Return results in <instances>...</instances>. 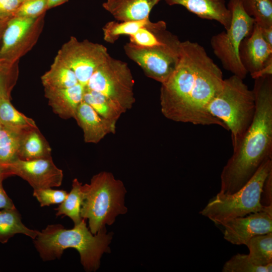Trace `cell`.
<instances>
[{"label":"cell","mask_w":272,"mask_h":272,"mask_svg":"<svg viewBox=\"0 0 272 272\" xmlns=\"http://www.w3.org/2000/svg\"><path fill=\"white\" fill-rule=\"evenodd\" d=\"M223 73L197 42L181 41L178 62L174 71L161 84V111L167 118L195 125H226L213 116L208 107L221 91Z\"/></svg>","instance_id":"1"},{"label":"cell","mask_w":272,"mask_h":272,"mask_svg":"<svg viewBox=\"0 0 272 272\" xmlns=\"http://www.w3.org/2000/svg\"><path fill=\"white\" fill-rule=\"evenodd\" d=\"M254 80V116L223 169L221 194L238 191L265 161L272 159V75Z\"/></svg>","instance_id":"2"},{"label":"cell","mask_w":272,"mask_h":272,"mask_svg":"<svg viewBox=\"0 0 272 272\" xmlns=\"http://www.w3.org/2000/svg\"><path fill=\"white\" fill-rule=\"evenodd\" d=\"M112 234L106 233V228L93 234L83 219L72 229H66L61 224L48 225L39 231L33 239L34 247L44 261L59 259L63 251L69 248L77 250L81 263L87 271H95L100 265L104 253L110 251Z\"/></svg>","instance_id":"3"},{"label":"cell","mask_w":272,"mask_h":272,"mask_svg":"<svg viewBox=\"0 0 272 272\" xmlns=\"http://www.w3.org/2000/svg\"><path fill=\"white\" fill-rule=\"evenodd\" d=\"M82 190L81 216L88 220L89 229L93 234L105 228L106 225H112L118 215L127 211L124 205V185L110 173L96 174L89 184L82 185Z\"/></svg>","instance_id":"4"},{"label":"cell","mask_w":272,"mask_h":272,"mask_svg":"<svg viewBox=\"0 0 272 272\" xmlns=\"http://www.w3.org/2000/svg\"><path fill=\"white\" fill-rule=\"evenodd\" d=\"M256 109L255 96L239 77L224 79L221 91L211 100L209 113L221 120L231 133L234 147L250 125Z\"/></svg>","instance_id":"5"},{"label":"cell","mask_w":272,"mask_h":272,"mask_svg":"<svg viewBox=\"0 0 272 272\" xmlns=\"http://www.w3.org/2000/svg\"><path fill=\"white\" fill-rule=\"evenodd\" d=\"M272 170V159L265 161L247 183L230 194L218 193L199 212L216 225L251 213L264 211L260 196L264 180Z\"/></svg>","instance_id":"6"},{"label":"cell","mask_w":272,"mask_h":272,"mask_svg":"<svg viewBox=\"0 0 272 272\" xmlns=\"http://www.w3.org/2000/svg\"><path fill=\"white\" fill-rule=\"evenodd\" d=\"M227 7L231 13L229 28L213 35L210 43L224 69L244 80L248 73L240 61L239 50L243 40L252 32L255 21L244 12L240 0H229Z\"/></svg>","instance_id":"7"},{"label":"cell","mask_w":272,"mask_h":272,"mask_svg":"<svg viewBox=\"0 0 272 272\" xmlns=\"http://www.w3.org/2000/svg\"><path fill=\"white\" fill-rule=\"evenodd\" d=\"M180 43L178 39L165 45L143 47L129 42L124 46V50L147 76L162 84L168 80L178 62Z\"/></svg>","instance_id":"8"},{"label":"cell","mask_w":272,"mask_h":272,"mask_svg":"<svg viewBox=\"0 0 272 272\" xmlns=\"http://www.w3.org/2000/svg\"><path fill=\"white\" fill-rule=\"evenodd\" d=\"M74 73L84 88L94 72L110 56L103 45L72 37L56 55Z\"/></svg>","instance_id":"9"},{"label":"cell","mask_w":272,"mask_h":272,"mask_svg":"<svg viewBox=\"0 0 272 272\" xmlns=\"http://www.w3.org/2000/svg\"><path fill=\"white\" fill-rule=\"evenodd\" d=\"M7 177L17 175L27 181L33 189L60 186L63 174L53 163L52 157L31 160L20 158L3 169Z\"/></svg>","instance_id":"10"},{"label":"cell","mask_w":272,"mask_h":272,"mask_svg":"<svg viewBox=\"0 0 272 272\" xmlns=\"http://www.w3.org/2000/svg\"><path fill=\"white\" fill-rule=\"evenodd\" d=\"M224 238L234 245H245L253 237L272 232V214L265 211L231 219L222 225Z\"/></svg>","instance_id":"11"},{"label":"cell","mask_w":272,"mask_h":272,"mask_svg":"<svg viewBox=\"0 0 272 272\" xmlns=\"http://www.w3.org/2000/svg\"><path fill=\"white\" fill-rule=\"evenodd\" d=\"M239 53L243 67L252 78L272 58V47L264 40L260 27L255 23L251 33L242 41Z\"/></svg>","instance_id":"12"},{"label":"cell","mask_w":272,"mask_h":272,"mask_svg":"<svg viewBox=\"0 0 272 272\" xmlns=\"http://www.w3.org/2000/svg\"><path fill=\"white\" fill-rule=\"evenodd\" d=\"M12 17L6 24L0 45V58L14 62L22 42L39 18Z\"/></svg>","instance_id":"13"},{"label":"cell","mask_w":272,"mask_h":272,"mask_svg":"<svg viewBox=\"0 0 272 272\" xmlns=\"http://www.w3.org/2000/svg\"><path fill=\"white\" fill-rule=\"evenodd\" d=\"M74 118L82 128L84 140L87 143H98L106 134L115 132L116 124L102 118L84 101L79 105Z\"/></svg>","instance_id":"14"},{"label":"cell","mask_w":272,"mask_h":272,"mask_svg":"<svg viewBox=\"0 0 272 272\" xmlns=\"http://www.w3.org/2000/svg\"><path fill=\"white\" fill-rule=\"evenodd\" d=\"M84 91V88L78 83L66 88L44 89V94L53 112L60 118L67 119L74 118L83 101Z\"/></svg>","instance_id":"15"},{"label":"cell","mask_w":272,"mask_h":272,"mask_svg":"<svg viewBox=\"0 0 272 272\" xmlns=\"http://www.w3.org/2000/svg\"><path fill=\"white\" fill-rule=\"evenodd\" d=\"M169 5H178L201 19L214 20L227 30L231 20V13L225 0H165Z\"/></svg>","instance_id":"16"},{"label":"cell","mask_w":272,"mask_h":272,"mask_svg":"<svg viewBox=\"0 0 272 272\" xmlns=\"http://www.w3.org/2000/svg\"><path fill=\"white\" fill-rule=\"evenodd\" d=\"M161 0H107L103 8L120 22L149 18L150 13Z\"/></svg>","instance_id":"17"},{"label":"cell","mask_w":272,"mask_h":272,"mask_svg":"<svg viewBox=\"0 0 272 272\" xmlns=\"http://www.w3.org/2000/svg\"><path fill=\"white\" fill-rule=\"evenodd\" d=\"M18 157L24 160L51 157V147L38 127L21 133Z\"/></svg>","instance_id":"18"},{"label":"cell","mask_w":272,"mask_h":272,"mask_svg":"<svg viewBox=\"0 0 272 272\" xmlns=\"http://www.w3.org/2000/svg\"><path fill=\"white\" fill-rule=\"evenodd\" d=\"M39 232L28 228L22 223L21 215L16 208L0 210V243H7L17 234H24L33 240Z\"/></svg>","instance_id":"19"},{"label":"cell","mask_w":272,"mask_h":272,"mask_svg":"<svg viewBox=\"0 0 272 272\" xmlns=\"http://www.w3.org/2000/svg\"><path fill=\"white\" fill-rule=\"evenodd\" d=\"M41 80L44 89L66 88L78 83L74 72L57 56Z\"/></svg>","instance_id":"20"},{"label":"cell","mask_w":272,"mask_h":272,"mask_svg":"<svg viewBox=\"0 0 272 272\" xmlns=\"http://www.w3.org/2000/svg\"><path fill=\"white\" fill-rule=\"evenodd\" d=\"M0 122L4 127L20 132L38 127L35 121L18 111L10 99L0 97Z\"/></svg>","instance_id":"21"},{"label":"cell","mask_w":272,"mask_h":272,"mask_svg":"<svg viewBox=\"0 0 272 272\" xmlns=\"http://www.w3.org/2000/svg\"><path fill=\"white\" fill-rule=\"evenodd\" d=\"M82 183L77 178L73 180L72 188L65 199L55 209L56 216H67L73 221L75 225L80 223L83 218L81 216V210L83 201L82 190Z\"/></svg>","instance_id":"22"},{"label":"cell","mask_w":272,"mask_h":272,"mask_svg":"<svg viewBox=\"0 0 272 272\" xmlns=\"http://www.w3.org/2000/svg\"><path fill=\"white\" fill-rule=\"evenodd\" d=\"M83 101L92 107L102 118L114 124L124 113L120 107L96 91L84 90Z\"/></svg>","instance_id":"23"},{"label":"cell","mask_w":272,"mask_h":272,"mask_svg":"<svg viewBox=\"0 0 272 272\" xmlns=\"http://www.w3.org/2000/svg\"><path fill=\"white\" fill-rule=\"evenodd\" d=\"M248 254L254 265L265 266L272 263V233L255 236L249 241Z\"/></svg>","instance_id":"24"},{"label":"cell","mask_w":272,"mask_h":272,"mask_svg":"<svg viewBox=\"0 0 272 272\" xmlns=\"http://www.w3.org/2000/svg\"><path fill=\"white\" fill-rule=\"evenodd\" d=\"M155 22L149 18L135 21L107 22L103 28V39L109 43H114L122 35H131L143 27H151Z\"/></svg>","instance_id":"25"},{"label":"cell","mask_w":272,"mask_h":272,"mask_svg":"<svg viewBox=\"0 0 272 272\" xmlns=\"http://www.w3.org/2000/svg\"><path fill=\"white\" fill-rule=\"evenodd\" d=\"M4 127L0 130V169H3L18 157L21 133Z\"/></svg>","instance_id":"26"},{"label":"cell","mask_w":272,"mask_h":272,"mask_svg":"<svg viewBox=\"0 0 272 272\" xmlns=\"http://www.w3.org/2000/svg\"><path fill=\"white\" fill-rule=\"evenodd\" d=\"M244 12L261 28L272 27V0H240Z\"/></svg>","instance_id":"27"},{"label":"cell","mask_w":272,"mask_h":272,"mask_svg":"<svg viewBox=\"0 0 272 272\" xmlns=\"http://www.w3.org/2000/svg\"><path fill=\"white\" fill-rule=\"evenodd\" d=\"M272 263L265 266L253 264L248 254L237 253L226 261L222 268L223 272H271Z\"/></svg>","instance_id":"28"},{"label":"cell","mask_w":272,"mask_h":272,"mask_svg":"<svg viewBox=\"0 0 272 272\" xmlns=\"http://www.w3.org/2000/svg\"><path fill=\"white\" fill-rule=\"evenodd\" d=\"M14 62L0 58V97L11 99V93L17 80Z\"/></svg>","instance_id":"29"},{"label":"cell","mask_w":272,"mask_h":272,"mask_svg":"<svg viewBox=\"0 0 272 272\" xmlns=\"http://www.w3.org/2000/svg\"><path fill=\"white\" fill-rule=\"evenodd\" d=\"M68 192L64 190L46 188L33 189V195L40 203V206H49L61 203L66 197Z\"/></svg>","instance_id":"30"},{"label":"cell","mask_w":272,"mask_h":272,"mask_svg":"<svg viewBox=\"0 0 272 272\" xmlns=\"http://www.w3.org/2000/svg\"><path fill=\"white\" fill-rule=\"evenodd\" d=\"M47 0H25L21 3L14 16L31 18L40 17L47 10Z\"/></svg>","instance_id":"31"},{"label":"cell","mask_w":272,"mask_h":272,"mask_svg":"<svg viewBox=\"0 0 272 272\" xmlns=\"http://www.w3.org/2000/svg\"><path fill=\"white\" fill-rule=\"evenodd\" d=\"M260 202L264 211L272 214V170L264 180Z\"/></svg>","instance_id":"32"},{"label":"cell","mask_w":272,"mask_h":272,"mask_svg":"<svg viewBox=\"0 0 272 272\" xmlns=\"http://www.w3.org/2000/svg\"><path fill=\"white\" fill-rule=\"evenodd\" d=\"M22 2L21 0H0V19L9 20L13 17Z\"/></svg>","instance_id":"33"},{"label":"cell","mask_w":272,"mask_h":272,"mask_svg":"<svg viewBox=\"0 0 272 272\" xmlns=\"http://www.w3.org/2000/svg\"><path fill=\"white\" fill-rule=\"evenodd\" d=\"M6 177L7 176L3 171L0 169V210L16 208L12 200L9 197L4 189L3 181Z\"/></svg>","instance_id":"34"},{"label":"cell","mask_w":272,"mask_h":272,"mask_svg":"<svg viewBox=\"0 0 272 272\" xmlns=\"http://www.w3.org/2000/svg\"><path fill=\"white\" fill-rule=\"evenodd\" d=\"M269 75H272V58L269 59L264 66L252 78L255 79Z\"/></svg>","instance_id":"35"},{"label":"cell","mask_w":272,"mask_h":272,"mask_svg":"<svg viewBox=\"0 0 272 272\" xmlns=\"http://www.w3.org/2000/svg\"><path fill=\"white\" fill-rule=\"evenodd\" d=\"M261 32L264 40L270 47H272V27L261 28Z\"/></svg>","instance_id":"36"},{"label":"cell","mask_w":272,"mask_h":272,"mask_svg":"<svg viewBox=\"0 0 272 272\" xmlns=\"http://www.w3.org/2000/svg\"><path fill=\"white\" fill-rule=\"evenodd\" d=\"M47 9L59 6L64 3H66L68 0H47Z\"/></svg>","instance_id":"37"},{"label":"cell","mask_w":272,"mask_h":272,"mask_svg":"<svg viewBox=\"0 0 272 272\" xmlns=\"http://www.w3.org/2000/svg\"><path fill=\"white\" fill-rule=\"evenodd\" d=\"M8 20H3L0 19V42H1L3 33Z\"/></svg>","instance_id":"38"},{"label":"cell","mask_w":272,"mask_h":272,"mask_svg":"<svg viewBox=\"0 0 272 272\" xmlns=\"http://www.w3.org/2000/svg\"><path fill=\"white\" fill-rule=\"evenodd\" d=\"M4 128L3 125L2 124V123L0 122V130Z\"/></svg>","instance_id":"39"},{"label":"cell","mask_w":272,"mask_h":272,"mask_svg":"<svg viewBox=\"0 0 272 272\" xmlns=\"http://www.w3.org/2000/svg\"><path fill=\"white\" fill-rule=\"evenodd\" d=\"M21 1H22V2H23V1H25V0H21Z\"/></svg>","instance_id":"40"}]
</instances>
